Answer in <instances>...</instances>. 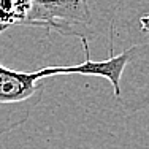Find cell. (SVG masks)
I'll list each match as a JSON object with an SVG mask.
<instances>
[{
	"label": "cell",
	"mask_w": 149,
	"mask_h": 149,
	"mask_svg": "<svg viewBox=\"0 0 149 149\" xmlns=\"http://www.w3.org/2000/svg\"><path fill=\"white\" fill-rule=\"evenodd\" d=\"M86 60L76 65H67V74H84V76H100L111 83L114 91V98L119 100L120 97V81L125 73L127 67L135 59L138 52V46L114 54L113 49H109V57L105 60H92L89 54V45H83Z\"/></svg>",
	"instance_id": "2"
},
{
	"label": "cell",
	"mask_w": 149,
	"mask_h": 149,
	"mask_svg": "<svg viewBox=\"0 0 149 149\" xmlns=\"http://www.w3.org/2000/svg\"><path fill=\"white\" fill-rule=\"evenodd\" d=\"M32 0H0V35L15 26L32 27Z\"/></svg>",
	"instance_id": "3"
},
{
	"label": "cell",
	"mask_w": 149,
	"mask_h": 149,
	"mask_svg": "<svg viewBox=\"0 0 149 149\" xmlns=\"http://www.w3.org/2000/svg\"><path fill=\"white\" fill-rule=\"evenodd\" d=\"M65 74V67H45L37 72H19L0 62V135L21 127L41 102L43 79Z\"/></svg>",
	"instance_id": "1"
}]
</instances>
